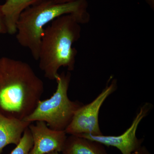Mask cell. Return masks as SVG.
<instances>
[{
  "label": "cell",
  "mask_w": 154,
  "mask_h": 154,
  "mask_svg": "<svg viewBox=\"0 0 154 154\" xmlns=\"http://www.w3.org/2000/svg\"><path fill=\"white\" fill-rule=\"evenodd\" d=\"M44 90V83L29 64L0 57L1 114L23 120L35 109Z\"/></svg>",
  "instance_id": "obj_1"
},
{
  "label": "cell",
  "mask_w": 154,
  "mask_h": 154,
  "mask_svg": "<svg viewBox=\"0 0 154 154\" xmlns=\"http://www.w3.org/2000/svg\"><path fill=\"white\" fill-rule=\"evenodd\" d=\"M44 28L38 60L39 67L48 79L55 80L61 67L74 70L78 51L73 45L81 38L79 19L72 14L56 18Z\"/></svg>",
  "instance_id": "obj_2"
},
{
  "label": "cell",
  "mask_w": 154,
  "mask_h": 154,
  "mask_svg": "<svg viewBox=\"0 0 154 154\" xmlns=\"http://www.w3.org/2000/svg\"><path fill=\"white\" fill-rule=\"evenodd\" d=\"M88 0H75L64 4H54L43 0L29 7L21 14L17 25L16 38L19 44L28 48L38 60L42 37L45 27L58 17L72 14L81 25L87 24L91 17Z\"/></svg>",
  "instance_id": "obj_3"
},
{
  "label": "cell",
  "mask_w": 154,
  "mask_h": 154,
  "mask_svg": "<svg viewBox=\"0 0 154 154\" xmlns=\"http://www.w3.org/2000/svg\"><path fill=\"white\" fill-rule=\"evenodd\" d=\"M71 79V72L59 74L55 81L56 91L50 98L40 100L32 113L23 120L28 122L42 121L51 129L65 131L71 122L75 113L83 104L71 101L68 91Z\"/></svg>",
  "instance_id": "obj_4"
},
{
  "label": "cell",
  "mask_w": 154,
  "mask_h": 154,
  "mask_svg": "<svg viewBox=\"0 0 154 154\" xmlns=\"http://www.w3.org/2000/svg\"><path fill=\"white\" fill-rule=\"evenodd\" d=\"M117 88V81L111 76L105 88L96 99L89 104L83 105L76 111L71 122L65 131L67 134H103L99 127V110L105 100Z\"/></svg>",
  "instance_id": "obj_5"
},
{
  "label": "cell",
  "mask_w": 154,
  "mask_h": 154,
  "mask_svg": "<svg viewBox=\"0 0 154 154\" xmlns=\"http://www.w3.org/2000/svg\"><path fill=\"white\" fill-rule=\"evenodd\" d=\"M152 108V105L146 103L140 107L132 124L126 131L119 136H95L90 134L78 135V136L95 141L107 146H113L118 149L122 154H131L141 146L143 140L136 136L138 126Z\"/></svg>",
  "instance_id": "obj_6"
},
{
  "label": "cell",
  "mask_w": 154,
  "mask_h": 154,
  "mask_svg": "<svg viewBox=\"0 0 154 154\" xmlns=\"http://www.w3.org/2000/svg\"><path fill=\"white\" fill-rule=\"evenodd\" d=\"M33 145L29 154H45L57 152H60L67 138L65 131L54 130L44 122L37 121L28 126Z\"/></svg>",
  "instance_id": "obj_7"
},
{
  "label": "cell",
  "mask_w": 154,
  "mask_h": 154,
  "mask_svg": "<svg viewBox=\"0 0 154 154\" xmlns=\"http://www.w3.org/2000/svg\"><path fill=\"white\" fill-rule=\"evenodd\" d=\"M31 122L10 118L0 113V154L6 146L11 144L17 146L24 131Z\"/></svg>",
  "instance_id": "obj_8"
},
{
  "label": "cell",
  "mask_w": 154,
  "mask_h": 154,
  "mask_svg": "<svg viewBox=\"0 0 154 154\" xmlns=\"http://www.w3.org/2000/svg\"><path fill=\"white\" fill-rule=\"evenodd\" d=\"M43 0H6L1 5V11L7 33L14 35L17 32V25L22 13L30 6Z\"/></svg>",
  "instance_id": "obj_9"
},
{
  "label": "cell",
  "mask_w": 154,
  "mask_h": 154,
  "mask_svg": "<svg viewBox=\"0 0 154 154\" xmlns=\"http://www.w3.org/2000/svg\"><path fill=\"white\" fill-rule=\"evenodd\" d=\"M61 152L62 154H108L102 143L75 135L67 137Z\"/></svg>",
  "instance_id": "obj_10"
},
{
  "label": "cell",
  "mask_w": 154,
  "mask_h": 154,
  "mask_svg": "<svg viewBox=\"0 0 154 154\" xmlns=\"http://www.w3.org/2000/svg\"><path fill=\"white\" fill-rule=\"evenodd\" d=\"M33 145V137L28 127L24 131L20 142L10 154H29Z\"/></svg>",
  "instance_id": "obj_11"
},
{
  "label": "cell",
  "mask_w": 154,
  "mask_h": 154,
  "mask_svg": "<svg viewBox=\"0 0 154 154\" xmlns=\"http://www.w3.org/2000/svg\"><path fill=\"white\" fill-rule=\"evenodd\" d=\"M1 5H0V35L7 33V29L4 22L2 15L1 12Z\"/></svg>",
  "instance_id": "obj_12"
},
{
  "label": "cell",
  "mask_w": 154,
  "mask_h": 154,
  "mask_svg": "<svg viewBox=\"0 0 154 154\" xmlns=\"http://www.w3.org/2000/svg\"><path fill=\"white\" fill-rule=\"evenodd\" d=\"M131 154H151L148 150L146 148V147L141 146L140 148L137 150L133 152Z\"/></svg>",
  "instance_id": "obj_13"
},
{
  "label": "cell",
  "mask_w": 154,
  "mask_h": 154,
  "mask_svg": "<svg viewBox=\"0 0 154 154\" xmlns=\"http://www.w3.org/2000/svg\"><path fill=\"white\" fill-rule=\"evenodd\" d=\"M45 1H49L54 4H60L70 2L75 0H45Z\"/></svg>",
  "instance_id": "obj_14"
},
{
  "label": "cell",
  "mask_w": 154,
  "mask_h": 154,
  "mask_svg": "<svg viewBox=\"0 0 154 154\" xmlns=\"http://www.w3.org/2000/svg\"><path fill=\"white\" fill-rule=\"evenodd\" d=\"M146 2L149 4L150 7L152 9H154V0H146Z\"/></svg>",
  "instance_id": "obj_15"
},
{
  "label": "cell",
  "mask_w": 154,
  "mask_h": 154,
  "mask_svg": "<svg viewBox=\"0 0 154 154\" xmlns=\"http://www.w3.org/2000/svg\"><path fill=\"white\" fill-rule=\"evenodd\" d=\"M51 154H60L59 152H52L51 153Z\"/></svg>",
  "instance_id": "obj_16"
},
{
  "label": "cell",
  "mask_w": 154,
  "mask_h": 154,
  "mask_svg": "<svg viewBox=\"0 0 154 154\" xmlns=\"http://www.w3.org/2000/svg\"><path fill=\"white\" fill-rule=\"evenodd\" d=\"M45 154H51V153H49Z\"/></svg>",
  "instance_id": "obj_17"
}]
</instances>
